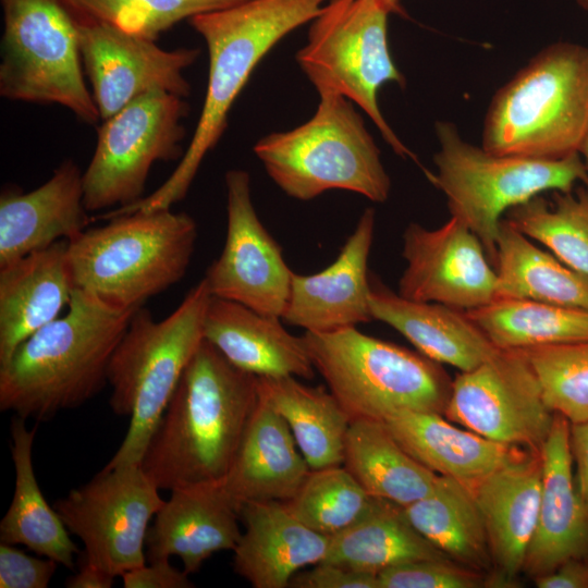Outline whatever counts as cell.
<instances>
[{"mask_svg":"<svg viewBox=\"0 0 588 588\" xmlns=\"http://www.w3.org/2000/svg\"><path fill=\"white\" fill-rule=\"evenodd\" d=\"M259 400L258 377L204 339L140 466L160 490L223 481Z\"/></svg>","mask_w":588,"mask_h":588,"instance_id":"cell-1","label":"cell"},{"mask_svg":"<svg viewBox=\"0 0 588 588\" xmlns=\"http://www.w3.org/2000/svg\"><path fill=\"white\" fill-rule=\"evenodd\" d=\"M134 311L74 289L64 316L23 341L0 366V409L48 420L108 384V367Z\"/></svg>","mask_w":588,"mask_h":588,"instance_id":"cell-2","label":"cell"},{"mask_svg":"<svg viewBox=\"0 0 588 588\" xmlns=\"http://www.w3.org/2000/svg\"><path fill=\"white\" fill-rule=\"evenodd\" d=\"M330 0H246L189 20L209 56L206 96L187 150L168 180L122 212L170 209L182 200L205 156L228 125V114L253 71L286 35L310 23Z\"/></svg>","mask_w":588,"mask_h":588,"instance_id":"cell-3","label":"cell"},{"mask_svg":"<svg viewBox=\"0 0 588 588\" xmlns=\"http://www.w3.org/2000/svg\"><path fill=\"white\" fill-rule=\"evenodd\" d=\"M212 295L203 278L162 320L136 309L108 367L109 404L128 416L125 437L103 468L140 464L182 375L204 341V321Z\"/></svg>","mask_w":588,"mask_h":588,"instance_id":"cell-4","label":"cell"},{"mask_svg":"<svg viewBox=\"0 0 588 588\" xmlns=\"http://www.w3.org/2000/svg\"><path fill=\"white\" fill-rule=\"evenodd\" d=\"M68 242L74 287L135 311L185 275L197 240L186 212L133 211L108 218Z\"/></svg>","mask_w":588,"mask_h":588,"instance_id":"cell-5","label":"cell"},{"mask_svg":"<svg viewBox=\"0 0 588 588\" xmlns=\"http://www.w3.org/2000/svg\"><path fill=\"white\" fill-rule=\"evenodd\" d=\"M588 137V48L560 41L535 56L494 95L482 147L495 155L561 159Z\"/></svg>","mask_w":588,"mask_h":588,"instance_id":"cell-6","label":"cell"},{"mask_svg":"<svg viewBox=\"0 0 588 588\" xmlns=\"http://www.w3.org/2000/svg\"><path fill=\"white\" fill-rule=\"evenodd\" d=\"M318 95L308 121L255 144L266 172L287 196L299 200L343 189L385 201L391 180L364 119L347 98L333 91Z\"/></svg>","mask_w":588,"mask_h":588,"instance_id":"cell-7","label":"cell"},{"mask_svg":"<svg viewBox=\"0 0 588 588\" xmlns=\"http://www.w3.org/2000/svg\"><path fill=\"white\" fill-rule=\"evenodd\" d=\"M316 371L351 421L401 412L443 414L452 381L438 363L356 327L302 335Z\"/></svg>","mask_w":588,"mask_h":588,"instance_id":"cell-8","label":"cell"},{"mask_svg":"<svg viewBox=\"0 0 588 588\" xmlns=\"http://www.w3.org/2000/svg\"><path fill=\"white\" fill-rule=\"evenodd\" d=\"M437 173L426 171L446 197L452 217L476 234L494 267L502 216L547 191L569 192L578 182L588 187L579 152L561 159L495 155L460 135L450 122H438Z\"/></svg>","mask_w":588,"mask_h":588,"instance_id":"cell-9","label":"cell"},{"mask_svg":"<svg viewBox=\"0 0 588 588\" xmlns=\"http://www.w3.org/2000/svg\"><path fill=\"white\" fill-rule=\"evenodd\" d=\"M390 11L380 0H330L310 22L296 60L319 91L336 93L359 107L401 157L416 160L385 121L378 91L388 83L405 85L388 44Z\"/></svg>","mask_w":588,"mask_h":588,"instance_id":"cell-10","label":"cell"},{"mask_svg":"<svg viewBox=\"0 0 588 588\" xmlns=\"http://www.w3.org/2000/svg\"><path fill=\"white\" fill-rule=\"evenodd\" d=\"M0 95L57 103L95 125L100 114L84 79L79 17L66 0H1Z\"/></svg>","mask_w":588,"mask_h":588,"instance_id":"cell-11","label":"cell"},{"mask_svg":"<svg viewBox=\"0 0 588 588\" xmlns=\"http://www.w3.org/2000/svg\"><path fill=\"white\" fill-rule=\"evenodd\" d=\"M188 111L185 98L151 90L102 121L94 155L83 172L85 208L98 211L139 201L152 164L184 156L183 119Z\"/></svg>","mask_w":588,"mask_h":588,"instance_id":"cell-12","label":"cell"},{"mask_svg":"<svg viewBox=\"0 0 588 588\" xmlns=\"http://www.w3.org/2000/svg\"><path fill=\"white\" fill-rule=\"evenodd\" d=\"M140 464L102 468L54 509L84 543L83 558L113 577L145 564L149 522L163 505Z\"/></svg>","mask_w":588,"mask_h":588,"instance_id":"cell-13","label":"cell"},{"mask_svg":"<svg viewBox=\"0 0 588 588\" xmlns=\"http://www.w3.org/2000/svg\"><path fill=\"white\" fill-rule=\"evenodd\" d=\"M443 415L487 439L535 453H540L555 418L525 355L501 348L452 381Z\"/></svg>","mask_w":588,"mask_h":588,"instance_id":"cell-14","label":"cell"},{"mask_svg":"<svg viewBox=\"0 0 588 588\" xmlns=\"http://www.w3.org/2000/svg\"><path fill=\"white\" fill-rule=\"evenodd\" d=\"M225 187V243L204 279L213 297L281 318L293 271L256 213L249 174L240 169L229 170Z\"/></svg>","mask_w":588,"mask_h":588,"instance_id":"cell-15","label":"cell"},{"mask_svg":"<svg viewBox=\"0 0 588 588\" xmlns=\"http://www.w3.org/2000/svg\"><path fill=\"white\" fill-rule=\"evenodd\" d=\"M78 34L84 72L101 121L151 90L189 96L183 73L197 60L199 49L164 50L154 40L82 17Z\"/></svg>","mask_w":588,"mask_h":588,"instance_id":"cell-16","label":"cell"},{"mask_svg":"<svg viewBox=\"0 0 588 588\" xmlns=\"http://www.w3.org/2000/svg\"><path fill=\"white\" fill-rule=\"evenodd\" d=\"M402 256L406 266L397 293L405 298L462 310L497 298L495 268L476 234L455 217L433 230L409 223Z\"/></svg>","mask_w":588,"mask_h":588,"instance_id":"cell-17","label":"cell"},{"mask_svg":"<svg viewBox=\"0 0 588 588\" xmlns=\"http://www.w3.org/2000/svg\"><path fill=\"white\" fill-rule=\"evenodd\" d=\"M376 215L367 208L335 260L313 274L293 272L281 319L308 332H330L373 320L368 258Z\"/></svg>","mask_w":588,"mask_h":588,"instance_id":"cell-18","label":"cell"},{"mask_svg":"<svg viewBox=\"0 0 588 588\" xmlns=\"http://www.w3.org/2000/svg\"><path fill=\"white\" fill-rule=\"evenodd\" d=\"M540 457L539 511L523 565L531 578L551 573L571 559L588 558V509L577 489L565 417L555 414Z\"/></svg>","mask_w":588,"mask_h":588,"instance_id":"cell-19","label":"cell"},{"mask_svg":"<svg viewBox=\"0 0 588 588\" xmlns=\"http://www.w3.org/2000/svg\"><path fill=\"white\" fill-rule=\"evenodd\" d=\"M238 509L221 482L171 491L148 528V562L179 556L183 569L196 573L212 554L234 550L242 531Z\"/></svg>","mask_w":588,"mask_h":588,"instance_id":"cell-20","label":"cell"},{"mask_svg":"<svg viewBox=\"0 0 588 588\" xmlns=\"http://www.w3.org/2000/svg\"><path fill=\"white\" fill-rule=\"evenodd\" d=\"M83 172L64 160L39 187L0 195V267L59 241H71L91 221L83 200Z\"/></svg>","mask_w":588,"mask_h":588,"instance_id":"cell-21","label":"cell"},{"mask_svg":"<svg viewBox=\"0 0 588 588\" xmlns=\"http://www.w3.org/2000/svg\"><path fill=\"white\" fill-rule=\"evenodd\" d=\"M244 525L235 547L233 569L255 588H286L303 567L322 562L331 536L313 530L283 502L243 504Z\"/></svg>","mask_w":588,"mask_h":588,"instance_id":"cell-22","label":"cell"},{"mask_svg":"<svg viewBox=\"0 0 588 588\" xmlns=\"http://www.w3.org/2000/svg\"><path fill=\"white\" fill-rule=\"evenodd\" d=\"M542 480L540 453H529L471 486L490 547L495 586H513L523 571L537 523Z\"/></svg>","mask_w":588,"mask_h":588,"instance_id":"cell-23","label":"cell"},{"mask_svg":"<svg viewBox=\"0 0 588 588\" xmlns=\"http://www.w3.org/2000/svg\"><path fill=\"white\" fill-rule=\"evenodd\" d=\"M74 289L68 241L0 267V366L23 341L59 317Z\"/></svg>","mask_w":588,"mask_h":588,"instance_id":"cell-24","label":"cell"},{"mask_svg":"<svg viewBox=\"0 0 588 588\" xmlns=\"http://www.w3.org/2000/svg\"><path fill=\"white\" fill-rule=\"evenodd\" d=\"M310 467L285 420L259 394L222 485L237 509L252 502H287Z\"/></svg>","mask_w":588,"mask_h":588,"instance_id":"cell-25","label":"cell"},{"mask_svg":"<svg viewBox=\"0 0 588 588\" xmlns=\"http://www.w3.org/2000/svg\"><path fill=\"white\" fill-rule=\"evenodd\" d=\"M281 320L212 296L204 339L232 365L256 377L313 379L316 370L302 336L290 333Z\"/></svg>","mask_w":588,"mask_h":588,"instance_id":"cell-26","label":"cell"},{"mask_svg":"<svg viewBox=\"0 0 588 588\" xmlns=\"http://www.w3.org/2000/svg\"><path fill=\"white\" fill-rule=\"evenodd\" d=\"M370 283L373 320L395 329L431 360L468 371L500 350L465 310L405 298L377 279Z\"/></svg>","mask_w":588,"mask_h":588,"instance_id":"cell-27","label":"cell"},{"mask_svg":"<svg viewBox=\"0 0 588 588\" xmlns=\"http://www.w3.org/2000/svg\"><path fill=\"white\" fill-rule=\"evenodd\" d=\"M383 422L421 465L469 487L531 453L455 427L440 413L401 412Z\"/></svg>","mask_w":588,"mask_h":588,"instance_id":"cell-28","label":"cell"},{"mask_svg":"<svg viewBox=\"0 0 588 588\" xmlns=\"http://www.w3.org/2000/svg\"><path fill=\"white\" fill-rule=\"evenodd\" d=\"M10 431L15 483L11 504L0 522V542L22 544L73 569L77 546L56 509L46 501L35 476L33 442L37 427L27 429L26 419L14 415Z\"/></svg>","mask_w":588,"mask_h":588,"instance_id":"cell-29","label":"cell"},{"mask_svg":"<svg viewBox=\"0 0 588 588\" xmlns=\"http://www.w3.org/2000/svg\"><path fill=\"white\" fill-rule=\"evenodd\" d=\"M342 465L369 495L403 507L427 495L439 477L407 453L379 420L351 421Z\"/></svg>","mask_w":588,"mask_h":588,"instance_id":"cell-30","label":"cell"},{"mask_svg":"<svg viewBox=\"0 0 588 588\" xmlns=\"http://www.w3.org/2000/svg\"><path fill=\"white\" fill-rule=\"evenodd\" d=\"M258 390L287 424L310 469L343 464L351 419L329 390L296 377H258Z\"/></svg>","mask_w":588,"mask_h":588,"instance_id":"cell-31","label":"cell"},{"mask_svg":"<svg viewBox=\"0 0 588 588\" xmlns=\"http://www.w3.org/2000/svg\"><path fill=\"white\" fill-rule=\"evenodd\" d=\"M403 509L413 527L452 561L485 574L493 568L485 523L468 485L439 476L427 495Z\"/></svg>","mask_w":588,"mask_h":588,"instance_id":"cell-32","label":"cell"},{"mask_svg":"<svg viewBox=\"0 0 588 588\" xmlns=\"http://www.w3.org/2000/svg\"><path fill=\"white\" fill-rule=\"evenodd\" d=\"M494 268L497 298L588 309V275L536 246L506 219L500 224Z\"/></svg>","mask_w":588,"mask_h":588,"instance_id":"cell-33","label":"cell"},{"mask_svg":"<svg viewBox=\"0 0 588 588\" xmlns=\"http://www.w3.org/2000/svg\"><path fill=\"white\" fill-rule=\"evenodd\" d=\"M419 560H451L408 522L403 506L378 499L354 525L331 536L324 562L379 574L385 568Z\"/></svg>","mask_w":588,"mask_h":588,"instance_id":"cell-34","label":"cell"},{"mask_svg":"<svg viewBox=\"0 0 588 588\" xmlns=\"http://www.w3.org/2000/svg\"><path fill=\"white\" fill-rule=\"evenodd\" d=\"M465 311L501 350L588 340V309L531 299L495 298Z\"/></svg>","mask_w":588,"mask_h":588,"instance_id":"cell-35","label":"cell"},{"mask_svg":"<svg viewBox=\"0 0 588 588\" xmlns=\"http://www.w3.org/2000/svg\"><path fill=\"white\" fill-rule=\"evenodd\" d=\"M506 219L540 242L562 262L588 275V187L555 192L552 201L537 195L511 208Z\"/></svg>","mask_w":588,"mask_h":588,"instance_id":"cell-36","label":"cell"},{"mask_svg":"<svg viewBox=\"0 0 588 588\" xmlns=\"http://www.w3.org/2000/svg\"><path fill=\"white\" fill-rule=\"evenodd\" d=\"M377 501L340 465L310 469L295 495L284 504L307 527L334 536L367 515Z\"/></svg>","mask_w":588,"mask_h":588,"instance_id":"cell-37","label":"cell"},{"mask_svg":"<svg viewBox=\"0 0 588 588\" xmlns=\"http://www.w3.org/2000/svg\"><path fill=\"white\" fill-rule=\"evenodd\" d=\"M549 408L571 425L588 420V340L519 350Z\"/></svg>","mask_w":588,"mask_h":588,"instance_id":"cell-38","label":"cell"},{"mask_svg":"<svg viewBox=\"0 0 588 588\" xmlns=\"http://www.w3.org/2000/svg\"><path fill=\"white\" fill-rule=\"evenodd\" d=\"M246 0H66L76 14L156 41L183 20Z\"/></svg>","mask_w":588,"mask_h":588,"instance_id":"cell-39","label":"cell"},{"mask_svg":"<svg viewBox=\"0 0 588 588\" xmlns=\"http://www.w3.org/2000/svg\"><path fill=\"white\" fill-rule=\"evenodd\" d=\"M452 560H419L383 569L379 588H480L490 576Z\"/></svg>","mask_w":588,"mask_h":588,"instance_id":"cell-40","label":"cell"},{"mask_svg":"<svg viewBox=\"0 0 588 588\" xmlns=\"http://www.w3.org/2000/svg\"><path fill=\"white\" fill-rule=\"evenodd\" d=\"M58 563L0 542V588H47Z\"/></svg>","mask_w":588,"mask_h":588,"instance_id":"cell-41","label":"cell"},{"mask_svg":"<svg viewBox=\"0 0 588 588\" xmlns=\"http://www.w3.org/2000/svg\"><path fill=\"white\" fill-rule=\"evenodd\" d=\"M294 588H379L378 575L354 571L334 563L320 562L298 572L290 583Z\"/></svg>","mask_w":588,"mask_h":588,"instance_id":"cell-42","label":"cell"},{"mask_svg":"<svg viewBox=\"0 0 588 588\" xmlns=\"http://www.w3.org/2000/svg\"><path fill=\"white\" fill-rule=\"evenodd\" d=\"M125 588H191L188 574L173 567L169 559L149 562L127 571L122 576Z\"/></svg>","mask_w":588,"mask_h":588,"instance_id":"cell-43","label":"cell"},{"mask_svg":"<svg viewBox=\"0 0 588 588\" xmlns=\"http://www.w3.org/2000/svg\"><path fill=\"white\" fill-rule=\"evenodd\" d=\"M532 579L538 588H588V558L571 559Z\"/></svg>","mask_w":588,"mask_h":588,"instance_id":"cell-44","label":"cell"},{"mask_svg":"<svg viewBox=\"0 0 588 588\" xmlns=\"http://www.w3.org/2000/svg\"><path fill=\"white\" fill-rule=\"evenodd\" d=\"M569 444L577 489L588 509V420L569 424Z\"/></svg>","mask_w":588,"mask_h":588,"instance_id":"cell-45","label":"cell"},{"mask_svg":"<svg viewBox=\"0 0 588 588\" xmlns=\"http://www.w3.org/2000/svg\"><path fill=\"white\" fill-rule=\"evenodd\" d=\"M113 579V576L83 558L78 572L65 581V586L69 588H110Z\"/></svg>","mask_w":588,"mask_h":588,"instance_id":"cell-46","label":"cell"},{"mask_svg":"<svg viewBox=\"0 0 588 588\" xmlns=\"http://www.w3.org/2000/svg\"><path fill=\"white\" fill-rule=\"evenodd\" d=\"M392 14L405 15L401 0H380Z\"/></svg>","mask_w":588,"mask_h":588,"instance_id":"cell-47","label":"cell"},{"mask_svg":"<svg viewBox=\"0 0 588 588\" xmlns=\"http://www.w3.org/2000/svg\"><path fill=\"white\" fill-rule=\"evenodd\" d=\"M579 154H580V156H581V158L584 160L585 167H586L587 172H588V137L585 140V143L583 144Z\"/></svg>","mask_w":588,"mask_h":588,"instance_id":"cell-48","label":"cell"},{"mask_svg":"<svg viewBox=\"0 0 588 588\" xmlns=\"http://www.w3.org/2000/svg\"><path fill=\"white\" fill-rule=\"evenodd\" d=\"M576 1L581 8L588 10V0H576Z\"/></svg>","mask_w":588,"mask_h":588,"instance_id":"cell-49","label":"cell"}]
</instances>
